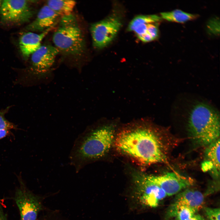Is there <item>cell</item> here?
I'll use <instances>...</instances> for the list:
<instances>
[{"instance_id": "6da1fadb", "label": "cell", "mask_w": 220, "mask_h": 220, "mask_svg": "<svg viewBox=\"0 0 220 220\" xmlns=\"http://www.w3.org/2000/svg\"><path fill=\"white\" fill-rule=\"evenodd\" d=\"M121 131L114 143L117 150L143 165L166 161L161 142L150 127L141 124Z\"/></svg>"}, {"instance_id": "7a4b0ae2", "label": "cell", "mask_w": 220, "mask_h": 220, "mask_svg": "<svg viewBox=\"0 0 220 220\" xmlns=\"http://www.w3.org/2000/svg\"><path fill=\"white\" fill-rule=\"evenodd\" d=\"M115 124H107L85 130L76 140L69 156L71 164L78 172L92 160L109 150L115 139Z\"/></svg>"}, {"instance_id": "3957f363", "label": "cell", "mask_w": 220, "mask_h": 220, "mask_svg": "<svg viewBox=\"0 0 220 220\" xmlns=\"http://www.w3.org/2000/svg\"><path fill=\"white\" fill-rule=\"evenodd\" d=\"M188 115L189 131L196 144L207 146L219 138V114L212 106L197 102L193 105Z\"/></svg>"}, {"instance_id": "277c9868", "label": "cell", "mask_w": 220, "mask_h": 220, "mask_svg": "<svg viewBox=\"0 0 220 220\" xmlns=\"http://www.w3.org/2000/svg\"><path fill=\"white\" fill-rule=\"evenodd\" d=\"M53 40L59 51L66 55L80 56L85 50L84 37L76 18L72 14L61 17L53 34Z\"/></svg>"}, {"instance_id": "5b68a950", "label": "cell", "mask_w": 220, "mask_h": 220, "mask_svg": "<svg viewBox=\"0 0 220 220\" xmlns=\"http://www.w3.org/2000/svg\"><path fill=\"white\" fill-rule=\"evenodd\" d=\"M122 24L121 16L115 12L91 24L90 30L93 46L101 49L109 45L117 36Z\"/></svg>"}, {"instance_id": "8992f818", "label": "cell", "mask_w": 220, "mask_h": 220, "mask_svg": "<svg viewBox=\"0 0 220 220\" xmlns=\"http://www.w3.org/2000/svg\"><path fill=\"white\" fill-rule=\"evenodd\" d=\"M136 196L143 205L156 207L167 196L165 192L158 185L150 180L147 175L142 173L134 175Z\"/></svg>"}, {"instance_id": "52a82bcc", "label": "cell", "mask_w": 220, "mask_h": 220, "mask_svg": "<svg viewBox=\"0 0 220 220\" xmlns=\"http://www.w3.org/2000/svg\"><path fill=\"white\" fill-rule=\"evenodd\" d=\"M29 1L3 0L0 12L2 21L6 23L20 24L29 21L34 14Z\"/></svg>"}, {"instance_id": "ba28073f", "label": "cell", "mask_w": 220, "mask_h": 220, "mask_svg": "<svg viewBox=\"0 0 220 220\" xmlns=\"http://www.w3.org/2000/svg\"><path fill=\"white\" fill-rule=\"evenodd\" d=\"M59 51L50 45L41 46L31 55V70L38 77L46 75L51 68Z\"/></svg>"}, {"instance_id": "9c48e42d", "label": "cell", "mask_w": 220, "mask_h": 220, "mask_svg": "<svg viewBox=\"0 0 220 220\" xmlns=\"http://www.w3.org/2000/svg\"><path fill=\"white\" fill-rule=\"evenodd\" d=\"M147 176L150 180L159 186L167 196L176 194L193 183L191 178L174 172H168L158 176Z\"/></svg>"}, {"instance_id": "30bf717a", "label": "cell", "mask_w": 220, "mask_h": 220, "mask_svg": "<svg viewBox=\"0 0 220 220\" xmlns=\"http://www.w3.org/2000/svg\"><path fill=\"white\" fill-rule=\"evenodd\" d=\"M15 200L20 211L21 220H36L41 205L35 196L22 188L16 191Z\"/></svg>"}, {"instance_id": "8fae6325", "label": "cell", "mask_w": 220, "mask_h": 220, "mask_svg": "<svg viewBox=\"0 0 220 220\" xmlns=\"http://www.w3.org/2000/svg\"><path fill=\"white\" fill-rule=\"evenodd\" d=\"M160 16L156 15H140L134 18L130 23L127 29L134 32L142 41L147 42L152 41L148 36L147 30L149 24L160 21Z\"/></svg>"}, {"instance_id": "7c38bea8", "label": "cell", "mask_w": 220, "mask_h": 220, "mask_svg": "<svg viewBox=\"0 0 220 220\" xmlns=\"http://www.w3.org/2000/svg\"><path fill=\"white\" fill-rule=\"evenodd\" d=\"M52 28H49L39 34L29 31L24 33L21 36L19 42V47L24 60H28L39 47L41 46V41Z\"/></svg>"}, {"instance_id": "4fadbf2b", "label": "cell", "mask_w": 220, "mask_h": 220, "mask_svg": "<svg viewBox=\"0 0 220 220\" xmlns=\"http://www.w3.org/2000/svg\"><path fill=\"white\" fill-rule=\"evenodd\" d=\"M59 15L46 5L40 9L36 18L26 28L27 31H41L53 26Z\"/></svg>"}, {"instance_id": "5bb4252c", "label": "cell", "mask_w": 220, "mask_h": 220, "mask_svg": "<svg viewBox=\"0 0 220 220\" xmlns=\"http://www.w3.org/2000/svg\"><path fill=\"white\" fill-rule=\"evenodd\" d=\"M220 138L207 146L205 151V159L201 167L203 171H210L217 178L220 173Z\"/></svg>"}, {"instance_id": "9a60e30c", "label": "cell", "mask_w": 220, "mask_h": 220, "mask_svg": "<svg viewBox=\"0 0 220 220\" xmlns=\"http://www.w3.org/2000/svg\"><path fill=\"white\" fill-rule=\"evenodd\" d=\"M204 201V196L201 192L187 189L177 195L171 205L176 207L188 206L196 212L203 207Z\"/></svg>"}, {"instance_id": "2e32d148", "label": "cell", "mask_w": 220, "mask_h": 220, "mask_svg": "<svg viewBox=\"0 0 220 220\" xmlns=\"http://www.w3.org/2000/svg\"><path fill=\"white\" fill-rule=\"evenodd\" d=\"M76 4L75 1L71 0H50L46 2L48 6L61 17L72 14Z\"/></svg>"}, {"instance_id": "e0dca14e", "label": "cell", "mask_w": 220, "mask_h": 220, "mask_svg": "<svg viewBox=\"0 0 220 220\" xmlns=\"http://www.w3.org/2000/svg\"><path fill=\"white\" fill-rule=\"evenodd\" d=\"M161 17L170 21L183 23L188 21L195 19L198 17L197 14L184 12L179 9L160 13Z\"/></svg>"}, {"instance_id": "ac0fdd59", "label": "cell", "mask_w": 220, "mask_h": 220, "mask_svg": "<svg viewBox=\"0 0 220 220\" xmlns=\"http://www.w3.org/2000/svg\"><path fill=\"white\" fill-rule=\"evenodd\" d=\"M175 220H187L193 216L196 213L193 209L188 206H181L173 210Z\"/></svg>"}, {"instance_id": "d6986e66", "label": "cell", "mask_w": 220, "mask_h": 220, "mask_svg": "<svg viewBox=\"0 0 220 220\" xmlns=\"http://www.w3.org/2000/svg\"><path fill=\"white\" fill-rule=\"evenodd\" d=\"M204 211L206 216L210 220H220L219 208L206 207Z\"/></svg>"}, {"instance_id": "ffe728a7", "label": "cell", "mask_w": 220, "mask_h": 220, "mask_svg": "<svg viewBox=\"0 0 220 220\" xmlns=\"http://www.w3.org/2000/svg\"><path fill=\"white\" fill-rule=\"evenodd\" d=\"M4 112H0V130L6 129L9 130L15 129V126L5 118Z\"/></svg>"}, {"instance_id": "44dd1931", "label": "cell", "mask_w": 220, "mask_h": 220, "mask_svg": "<svg viewBox=\"0 0 220 220\" xmlns=\"http://www.w3.org/2000/svg\"><path fill=\"white\" fill-rule=\"evenodd\" d=\"M187 220H205L204 218L199 214H195L192 217Z\"/></svg>"}, {"instance_id": "7402d4cb", "label": "cell", "mask_w": 220, "mask_h": 220, "mask_svg": "<svg viewBox=\"0 0 220 220\" xmlns=\"http://www.w3.org/2000/svg\"><path fill=\"white\" fill-rule=\"evenodd\" d=\"M9 130H0V139L6 136L9 133Z\"/></svg>"}, {"instance_id": "603a6c76", "label": "cell", "mask_w": 220, "mask_h": 220, "mask_svg": "<svg viewBox=\"0 0 220 220\" xmlns=\"http://www.w3.org/2000/svg\"><path fill=\"white\" fill-rule=\"evenodd\" d=\"M0 220H7L2 208L0 207Z\"/></svg>"}, {"instance_id": "cb8c5ba5", "label": "cell", "mask_w": 220, "mask_h": 220, "mask_svg": "<svg viewBox=\"0 0 220 220\" xmlns=\"http://www.w3.org/2000/svg\"><path fill=\"white\" fill-rule=\"evenodd\" d=\"M2 1H3V0H0V10H1V6L2 4Z\"/></svg>"}]
</instances>
